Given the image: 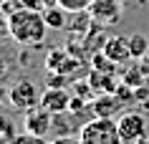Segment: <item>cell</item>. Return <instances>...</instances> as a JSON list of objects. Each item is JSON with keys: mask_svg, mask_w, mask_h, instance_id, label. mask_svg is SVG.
Wrapping results in <instances>:
<instances>
[{"mask_svg": "<svg viewBox=\"0 0 149 144\" xmlns=\"http://www.w3.org/2000/svg\"><path fill=\"white\" fill-rule=\"evenodd\" d=\"M48 23L43 18V10L33 8H18L8 15V35L15 40L18 46L36 48L40 46L48 35Z\"/></svg>", "mask_w": 149, "mask_h": 144, "instance_id": "6da1fadb", "label": "cell"}, {"mask_svg": "<svg viewBox=\"0 0 149 144\" xmlns=\"http://www.w3.org/2000/svg\"><path fill=\"white\" fill-rule=\"evenodd\" d=\"M79 139L84 144H124L119 134V124L114 119H104V116H96V119L81 124Z\"/></svg>", "mask_w": 149, "mask_h": 144, "instance_id": "7a4b0ae2", "label": "cell"}, {"mask_svg": "<svg viewBox=\"0 0 149 144\" xmlns=\"http://www.w3.org/2000/svg\"><path fill=\"white\" fill-rule=\"evenodd\" d=\"M116 124H119V134H121V142L124 144H141V142H147L149 127H147L144 114L124 111V116H121Z\"/></svg>", "mask_w": 149, "mask_h": 144, "instance_id": "3957f363", "label": "cell"}, {"mask_svg": "<svg viewBox=\"0 0 149 144\" xmlns=\"http://www.w3.org/2000/svg\"><path fill=\"white\" fill-rule=\"evenodd\" d=\"M8 101L15 109H20V111H28V109L40 104V96H38V91H36V86L31 81H20V83H15L8 91Z\"/></svg>", "mask_w": 149, "mask_h": 144, "instance_id": "277c9868", "label": "cell"}, {"mask_svg": "<svg viewBox=\"0 0 149 144\" xmlns=\"http://www.w3.org/2000/svg\"><path fill=\"white\" fill-rule=\"evenodd\" d=\"M53 116L56 114H51L40 104L33 106V109H28V111H25V131H28V134L46 136L48 131H51V127H53Z\"/></svg>", "mask_w": 149, "mask_h": 144, "instance_id": "5b68a950", "label": "cell"}, {"mask_svg": "<svg viewBox=\"0 0 149 144\" xmlns=\"http://www.w3.org/2000/svg\"><path fill=\"white\" fill-rule=\"evenodd\" d=\"M88 13H91V18L96 23L109 25V23H116L121 18L124 5H121V0H94V5L88 8Z\"/></svg>", "mask_w": 149, "mask_h": 144, "instance_id": "8992f818", "label": "cell"}, {"mask_svg": "<svg viewBox=\"0 0 149 144\" xmlns=\"http://www.w3.org/2000/svg\"><path fill=\"white\" fill-rule=\"evenodd\" d=\"M40 106L48 109L51 114H66L71 106V94L66 88H48L46 94L40 96Z\"/></svg>", "mask_w": 149, "mask_h": 144, "instance_id": "52a82bcc", "label": "cell"}, {"mask_svg": "<svg viewBox=\"0 0 149 144\" xmlns=\"http://www.w3.org/2000/svg\"><path fill=\"white\" fill-rule=\"evenodd\" d=\"M104 56L111 58L114 63H121V61H126V58H132V53H129V38L111 35V38L104 43Z\"/></svg>", "mask_w": 149, "mask_h": 144, "instance_id": "ba28073f", "label": "cell"}, {"mask_svg": "<svg viewBox=\"0 0 149 144\" xmlns=\"http://www.w3.org/2000/svg\"><path fill=\"white\" fill-rule=\"evenodd\" d=\"M68 15H71V13H66L61 5L43 8V18H46V23H48V28H51V31H61V28H66V23H68Z\"/></svg>", "mask_w": 149, "mask_h": 144, "instance_id": "9c48e42d", "label": "cell"}, {"mask_svg": "<svg viewBox=\"0 0 149 144\" xmlns=\"http://www.w3.org/2000/svg\"><path fill=\"white\" fill-rule=\"evenodd\" d=\"M116 106H119V101L114 99V96H111V99L109 96H101V99L94 104V114L96 116H104V119H111V114H114Z\"/></svg>", "mask_w": 149, "mask_h": 144, "instance_id": "30bf717a", "label": "cell"}, {"mask_svg": "<svg viewBox=\"0 0 149 144\" xmlns=\"http://www.w3.org/2000/svg\"><path fill=\"white\" fill-rule=\"evenodd\" d=\"M149 51V40L144 38V35H132L129 38V53H132V58H144Z\"/></svg>", "mask_w": 149, "mask_h": 144, "instance_id": "8fae6325", "label": "cell"}, {"mask_svg": "<svg viewBox=\"0 0 149 144\" xmlns=\"http://www.w3.org/2000/svg\"><path fill=\"white\" fill-rule=\"evenodd\" d=\"M56 5H61L66 13H84L94 5V0H56Z\"/></svg>", "mask_w": 149, "mask_h": 144, "instance_id": "7c38bea8", "label": "cell"}, {"mask_svg": "<svg viewBox=\"0 0 149 144\" xmlns=\"http://www.w3.org/2000/svg\"><path fill=\"white\" fill-rule=\"evenodd\" d=\"M10 144H51V142H48L46 136H38V134H28V131H23V134H18Z\"/></svg>", "mask_w": 149, "mask_h": 144, "instance_id": "4fadbf2b", "label": "cell"}, {"mask_svg": "<svg viewBox=\"0 0 149 144\" xmlns=\"http://www.w3.org/2000/svg\"><path fill=\"white\" fill-rule=\"evenodd\" d=\"M51 144H84L79 136H71V134H58Z\"/></svg>", "mask_w": 149, "mask_h": 144, "instance_id": "5bb4252c", "label": "cell"}, {"mask_svg": "<svg viewBox=\"0 0 149 144\" xmlns=\"http://www.w3.org/2000/svg\"><path fill=\"white\" fill-rule=\"evenodd\" d=\"M5 71H8V63H5V58L0 56V79L5 76Z\"/></svg>", "mask_w": 149, "mask_h": 144, "instance_id": "9a60e30c", "label": "cell"}, {"mask_svg": "<svg viewBox=\"0 0 149 144\" xmlns=\"http://www.w3.org/2000/svg\"><path fill=\"white\" fill-rule=\"evenodd\" d=\"M40 5H43V8H51V5H56V0H38Z\"/></svg>", "mask_w": 149, "mask_h": 144, "instance_id": "2e32d148", "label": "cell"}, {"mask_svg": "<svg viewBox=\"0 0 149 144\" xmlns=\"http://www.w3.org/2000/svg\"><path fill=\"white\" fill-rule=\"evenodd\" d=\"M144 61H149V51H147V56H144Z\"/></svg>", "mask_w": 149, "mask_h": 144, "instance_id": "e0dca14e", "label": "cell"}]
</instances>
